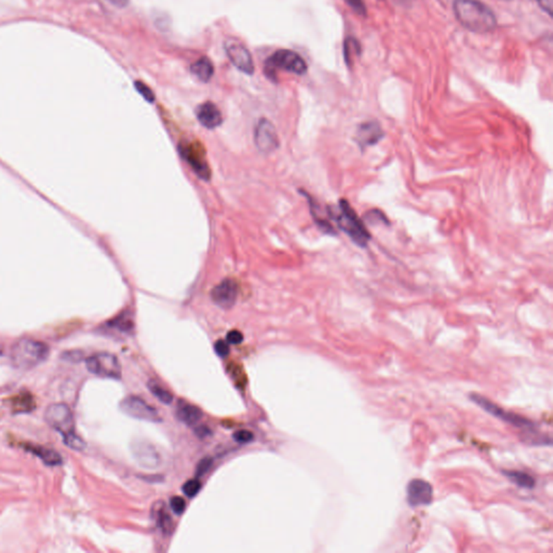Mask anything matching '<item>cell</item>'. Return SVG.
Masks as SVG:
<instances>
[{"instance_id":"836d02e7","label":"cell","mask_w":553,"mask_h":553,"mask_svg":"<svg viewBox=\"0 0 553 553\" xmlns=\"http://www.w3.org/2000/svg\"><path fill=\"white\" fill-rule=\"evenodd\" d=\"M538 1L545 11L548 12L550 15H552L553 0H538Z\"/></svg>"},{"instance_id":"d6a6232c","label":"cell","mask_w":553,"mask_h":553,"mask_svg":"<svg viewBox=\"0 0 553 553\" xmlns=\"http://www.w3.org/2000/svg\"><path fill=\"white\" fill-rule=\"evenodd\" d=\"M243 333L239 332V331H231V332L227 334V341H228L229 344L239 345L243 343Z\"/></svg>"},{"instance_id":"d590c367","label":"cell","mask_w":553,"mask_h":553,"mask_svg":"<svg viewBox=\"0 0 553 553\" xmlns=\"http://www.w3.org/2000/svg\"><path fill=\"white\" fill-rule=\"evenodd\" d=\"M111 5L115 6V7L118 8H125L129 5L130 0H107Z\"/></svg>"},{"instance_id":"3957f363","label":"cell","mask_w":553,"mask_h":553,"mask_svg":"<svg viewBox=\"0 0 553 553\" xmlns=\"http://www.w3.org/2000/svg\"><path fill=\"white\" fill-rule=\"evenodd\" d=\"M45 421L51 428L59 431L63 436V441L74 451H83L86 447L81 437L76 435L74 415L69 405L64 403H53L47 407Z\"/></svg>"},{"instance_id":"4dcf8cb0","label":"cell","mask_w":553,"mask_h":553,"mask_svg":"<svg viewBox=\"0 0 553 553\" xmlns=\"http://www.w3.org/2000/svg\"><path fill=\"white\" fill-rule=\"evenodd\" d=\"M233 439H235V442L243 443H250L252 442L254 440V436H253V433L249 430H238L235 431L233 433Z\"/></svg>"},{"instance_id":"7402d4cb","label":"cell","mask_w":553,"mask_h":553,"mask_svg":"<svg viewBox=\"0 0 553 553\" xmlns=\"http://www.w3.org/2000/svg\"><path fill=\"white\" fill-rule=\"evenodd\" d=\"M107 327L109 329L119 331V332L129 333L135 329V322H133L132 317L128 313H121V315L116 317L113 320L107 323Z\"/></svg>"},{"instance_id":"7c38bea8","label":"cell","mask_w":553,"mask_h":553,"mask_svg":"<svg viewBox=\"0 0 553 553\" xmlns=\"http://www.w3.org/2000/svg\"><path fill=\"white\" fill-rule=\"evenodd\" d=\"M238 297V285L233 279H225L211 291V299L219 308L229 309Z\"/></svg>"},{"instance_id":"484cf974","label":"cell","mask_w":553,"mask_h":553,"mask_svg":"<svg viewBox=\"0 0 553 553\" xmlns=\"http://www.w3.org/2000/svg\"><path fill=\"white\" fill-rule=\"evenodd\" d=\"M201 490V483L198 480H189L183 485V493L189 498H193Z\"/></svg>"},{"instance_id":"4fadbf2b","label":"cell","mask_w":553,"mask_h":553,"mask_svg":"<svg viewBox=\"0 0 553 553\" xmlns=\"http://www.w3.org/2000/svg\"><path fill=\"white\" fill-rule=\"evenodd\" d=\"M226 53L231 63L235 65L239 71L247 75H252L254 73V63H253L252 55L249 50L239 43H227Z\"/></svg>"},{"instance_id":"d4e9b609","label":"cell","mask_w":553,"mask_h":553,"mask_svg":"<svg viewBox=\"0 0 553 553\" xmlns=\"http://www.w3.org/2000/svg\"><path fill=\"white\" fill-rule=\"evenodd\" d=\"M135 86L137 91H139V95H141L144 99L146 100L149 103H153V102H155V93H153V90H151L146 83L137 81H135Z\"/></svg>"},{"instance_id":"277c9868","label":"cell","mask_w":553,"mask_h":553,"mask_svg":"<svg viewBox=\"0 0 553 553\" xmlns=\"http://www.w3.org/2000/svg\"><path fill=\"white\" fill-rule=\"evenodd\" d=\"M50 349L43 341L32 339H21L15 341L10 357L15 367L29 370L43 363L49 355Z\"/></svg>"},{"instance_id":"5bb4252c","label":"cell","mask_w":553,"mask_h":553,"mask_svg":"<svg viewBox=\"0 0 553 553\" xmlns=\"http://www.w3.org/2000/svg\"><path fill=\"white\" fill-rule=\"evenodd\" d=\"M384 131L377 121H371L361 123L355 132V142L361 151L367 147L373 146L384 137Z\"/></svg>"},{"instance_id":"e0dca14e","label":"cell","mask_w":553,"mask_h":553,"mask_svg":"<svg viewBox=\"0 0 553 553\" xmlns=\"http://www.w3.org/2000/svg\"><path fill=\"white\" fill-rule=\"evenodd\" d=\"M177 418L182 421L183 424L193 426L203 418V411L196 405L191 404L186 401H179L177 403V411H175Z\"/></svg>"},{"instance_id":"f546056e","label":"cell","mask_w":553,"mask_h":553,"mask_svg":"<svg viewBox=\"0 0 553 553\" xmlns=\"http://www.w3.org/2000/svg\"><path fill=\"white\" fill-rule=\"evenodd\" d=\"M345 3L359 15L364 17L367 15V7L363 0H344Z\"/></svg>"},{"instance_id":"603a6c76","label":"cell","mask_w":553,"mask_h":553,"mask_svg":"<svg viewBox=\"0 0 553 553\" xmlns=\"http://www.w3.org/2000/svg\"><path fill=\"white\" fill-rule=\"evenodd\" d=\"M149 391L153 393V396H155L158 400L161 401V402L165 403V404H171V403H172V393L169 392L167 389L163 388V386H161V385L156 383V381H149Z\"/></svg>"},{"instance_id":"7a4b0ae2","label":"cell","mask_w":553,"mask_h":553,"mask_svg":"<svg viewBox=\"0 0 553 553\" xmlns=\"http://www.w3.org/2000/svg\"><path fill=\"white\" fill-rule=\"evenodd\" d=\"M327 214L341 231L360 247H367L371 240V233L367 231L364 221L359 217L346 199H341L337 207H327Z\"/></svg>"},{"instance_id":"52a82bcc","label":"cell","mask_w":553,"mask_h":553,"mask_svg":"<svg viewBox=\"0 0 553 553\" xmlns=\"http://www.w3.org/2000/svg\"><path fill=\"white\" fill-rule=\"evenodd\" d=\"M86 367L92 374L105 378L121 379V365L117 357L111 353H101L91 355L86 360Z\"/></svg>"},{"instance_id":"83f0119b","label":"cell","mask_w":553,"mask_h":553,"mask_svg":"<svg viewBox=\"0 0 553 553\" xmlns=\"http://www.w3.org/2000/svg\"><path fill=\"white\" fill-rule=\"evenodd\" d=\"M213 465V459L211 457H205V458L201 459L200 462L198 463L197 465V468H196V476L203 477L205 476V473L211 469Z\"/></svg>"},{"instance_id":"6da1fadb","label":"cell","mask_w":553,"mask_h":553,"mask_svg":"<svg viewBox=\"0 0 553 553\" xmlns=\"http://www.w3.org/2000/svg\"><path fill=\"white\" fill-rule=\"evenodd\" d=\"M454 13L459 23L473 33H489L496 27L494 12L479 0H455Z\"/></svg>"},{"instance_id":"4316f807","label":"cell","mask_w":553,"mask_h":553,"mask_svg":"<svg viewBox=\"0 0 553 553\" xmlns=\"http://www.w3.org/2000/svg\"><path fill=\"white\" fill-rule=\"evenodd\" d=\"M158 525L165 533H170L172 528V520L165 511L161 510L158 513Z\"/></svg>"},{"instance_id":"2e32d148","label":"cell","mask_w":553,"mask_h":553,"mask_svg":"<svg viewBox=\"0 0 553 553\" xmlns=\"http://www.w3.org/2000/svg\"><path fill=\"white\" fill-rule=\"evenodd\" d=\"M21 446L27 452H31L32 454L39 457L43 460V464L47 465V466H60L63 463L61 455L57 451L51 450V449H48V447L31 444V443H23V444H21Z\"/></svg>"},{"instance_id":"9c48e42d","label":"cell","mask_w":553,"mask_h":553,"mask_svg":"<svg viewBox=\"0 0 553 553\" xmlns=\"http://www.w3.org/2000/svg\"><path fill=\"white\" fill-rule=\"evenodd\" d=\"M121 410L128 416L139 421H153V423L161 421L157 410L137 397H128L123 399L121 403Z\"/></svg>"},{"instance_id":"ba28073f","label":"cell","mask_w":553,"mask_h":553,"mask_svg":"<svg viewBox=\"0 0 553 553\" xmlns=\"http://www.w3.org/2000/svg\"><path fill=\"white\" fill-rule=\"evenodd\" d=\"M179 153L187 163L191 165L193 172L200 179L207 181L211 177V170L205 161V151L196 144H181Z\"/></svg>"},{"instance_id":"9a60e30c","label":"cell","mask_w":553,"mask_h":553,"mask_svg":"<svg viewBox=\"0 0 553 553\" xmlns=\"http://www.w3.org/2000/svg\"><path fill=\"white\" fill-rule=\"evenodd\" d=\"M197 119L207 129H215L223 123L221 111L212 102H205L196 111Z\"/></svg>"},{"instance_id":"d6986e66","label":"cell","mask_w":553,"mask_h":553,"mask_svg":"<svg viewBox=\"0 0 553 553\" xmlns=\"http://www.w3.org/2000/svg\"><path fill=\"white\" fill-rule=\"evenodd\" d=\"M191 71L196 77L198 78L199 81L207 83L213 77L214 67L209 57H203L197 60L195 63L191 64Z\"/></svg>"},{"instance_id":"30bf717a","label":"cell","mask_w":553,"mask_h":553,"mask_svg":"<svg viewBox=\"0 0 553 553\" xmlns=\"http://www.w3.org/2000/svg\"><path fill=\"white\" fill-rule=\"evenodd\" d=\"M254 142L259 151L271 153L278 149L279 139L275 125L268 119H261L254 130Z\"/></svg>"},{"instance_id":"ac0fdd59","label":"cell","mask_w":553,"mask_h":553,"mask_svg":"<svg viewBox=\"0 0 553 553\" xmlns=\"http://www.w3.org/2000/svg\"><path fill=\"white\" fill-rule=\"evenodd\" d=\"M12 412L15 414L33 412L36 409V399L29 391H21L9 399Z\"/></svg>"},{"instance_id":"5b68a950","label":"cell","mask_w":553,"mask_h":553,"mask_svg":"<svg viewBox=\"0 0 553 553\" xmlns=\"http://www.w3.org/2000/svg\"><path fill=\"white\" fill-rule=\"evenodd\" d=\"M277 69L282 71H289V73L296 74V75H304L306 74L307 64L305 60L291 50H278L275 51L268 60L265 65V71L269 78H275V71Z\"/></svg>"},{"instance_id":"ffe728a7","label":"cell","mask_w":553,"mask_h":553,"mask_svg":"<svg viewBox=\"0 0 553 553\" xmlns=\"http://www.w3.org/2000/svg\"><path fill=\"white\" fill-rule=\"evenodd\" d=\"M135 453L142 466L155 468V466L159 465V456L151 445L139 444V446L135 447Z\"/></svg>"},{"instance_id":"f1b7e54d","label":"cell","mask_w":553,"mask_h":553,"mask_svg":"<svg viewBox=\"0 0 553 553\" xmlns=\"http://www.w3.org/2000/svg\"><path fill=\"white\" fill-rule=\"evenodd\" d=\"M170 507L175 514H182L186 508V503L182 497L175 496L170 500Z\"/></svg>"},{"instance_id":"e575fe53","label":"cell","mask_w":553,"mask_h":553,"mask_svg":"<svg viewBox=\"0 0 553 553\" xmlns=\"http://www.w3.org/2000/svg\"><path fill=\"white\" fill-rule=\"evenodd\" d=\"M196 433H197L200 438H205V437L211 435V430H210L207 427L200 426L196 429Z\"/></svg>"},{"instance_id":"44dd1931","label":"cell","mask_w":553,"mask_h":553,"mask_svg":"<svg viewBox=\"0 0 553 553\" xmlns=\"http://www.w3.org/2000/svg\"><path fill=\"white\" fill-rule=\"evenodd\" d=\"M503 473H504V476L506 478H508L511 482L514 483V484L518 485V486L522 487V489H534L535 484H536V481L535 479L533 478L531 475H528V472H524V471L520 470H503Z\"/></svg>"},{"instance_id":"1f68e13d","label":"cell","mask_w":553,"mask_h":553,"mask_svg":"<svg viewBox=\"0 0 553 553\" xmlns=\"http://www.w3.org/2000/svg\"><path fill=\"white\" fill-rule=\"evenodd\" d=\"M214 349L215 353H217V355L221 357V358H225V357H227V355H229V351H231V349H229L228 341H217V343H215Z\"/></svg>"},{"instance_id":"8fae6325","label":"cell","mask_w":553,"mask_h":553,"mask_svg":"<svg viewBox=\"0 0 553 553\" xmlns=\"http://www.w3.org/2000/svg\"><path fill=\"white\" fill-rule=\"evenodd\" d=\"M433 498V489L430 483L421 479H414L407 487V502L412 508L428 506Z\"/></svg>"},{"instance_id":"cb8c5ba5","label":"cell","mask_w":553,"mask_h":553,"mask_svg":"<svg viewBox=\"0 0 553 553\" xmlns=\"http://www.w3.org/2000/svg\"><path fill=\"white\" fill-rule=\"evenodd\" d=\"M345 61L350 67V62L353 61V55H360L361 48L358 41L355 38L348 37L345 41Z\"/></svg>"},{"instance_id":"8992f818","label":"cell","mask_w":553,"mask_h":553,"mask_svg":"<svg viewBox=\"0 0 553 553\" xmlns=\"http://www.w3.org/2000/svg\"><path fill=\"white\" fill-rule=\"evenodd\" d=\"M469 399L473 403L479 405L485 412L505 421L507 424L512 425L517 428L524 429V430L534 431V429L536 428V424L530 419L521 416V415L514 414V413L508 412L485 397L480 396L478 393H470Z\"/></svg>"}]
</instances>
